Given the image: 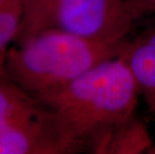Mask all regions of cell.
I'll list each match as a JSON object with an SVG mask.
<instances>
[{
    "mask_svg": "<svg viewBox=\"0 0 155 154\" xmlns=\"http://www.w3.org/2000/svg\"><path fill=\"white\" fill-rule=\"evenodd\" d=\"M148 154H155V143L153 142V144L151 145V147L149 148V150L147 151Z\"/></svg>",
    "mask_w": 155,
    "mask_h": 154,
    "instance_id": "9c48e42d",
    "label": "cell"
},
{
    "mask_svg": "<svg viewBox=\"0 0 155 154\" xmlns=\"http://www.w3.org/2000/svg\"><path fill=\"white\" fill-rule=\"evenodd\" d=\"M142 16L130 0H24L14 45L46 31H63L96 40L123 42Z\"/></svg>",
    "mask_w": 155,
    "mask_h": 154,
    "instance_id": "3957f363",
    "label": "cell"
},
{
    "mask_svg": "<svg viewBox=\"0 0 155 154\" xmlns=\"http://www.w3.org/2000/svg\"><path fill=\"white\" fill-rule=\"evenodd\" d=\"M130 1L134 4L135 8L141 16L155 12V0H130Z\"/></svg>",
    "mask_w": 155,
    "mask_h": 154,
    "instance_id": "ba28073f",
    "label": "cell"
},
{
    "mask_svg": "<svg viewBox=\"0 0 155 154\" xmlns=\"http://www.w3.org/2000/svg\"><path fill=\"white\" fill-rule=\"evenodd\" d=\"M118 57L129 68L139 95L155 118V28L127 39Z\"/></svg>",
    "mask_w": 155,
    "mask_h": 154,
    "instance_id": "5b68a950",
    "label": "cell"
},
{
    "mask_svg": "<svg viewBox=\"0 0 155 154\" xmlns=\"http://www.w3.org/2000/svg\"><path fill=\"white\" fill-rule=\"evenodd\" d=\"M152 144L147 126L133 117L113 131L105 143L102 154L147 153Z\"/></svg>",
    "mask_w": 155,
    "mask_h": 154,
    "instance_id": "8992f818",
    "label": "cell"
},
{
    "mask_svg": "<svg viewBox=\"0 0 155 154\" xmlns=\"http://www.w3.org/2000/svg\"><path fill=\"white\" fill-rule=\"evenodd\" d=\"M139 96L129 68L115 57L37 99L54 111L80 152L102 154L113 131L135 117Z\"/></svg>",
    "mask_w": 155,
    "mask_h": 154,
    "instance_id": "6da1fadb",
    "label": "cell"
},
{
    "mask_svg": "<svg viewBox=\"0 0 155 154\" xmlns=\"http://www.w3.org/2000/svg\"><path fill=\"white\" fill-rule=\"evenodd\" d=\"M80 152L53 110L0 77V154Z\"/></svg>",
    "mask_w": 155,
    "mask_h": 154,
    "instance_id": "277c9868",
    "label": "cell"
},
{
    "mask_svg": "<svg viewBox=\"0 0 155 154\" xmlns=\"http://www.w3.org/2000/svg\"><path fill=\"white\" fill-rule=\"evenodd\" d=\"M125 41H102L56 30L42 32L9 47L0 77L38 98L118 57Z\"/></svg>",
    "mask_w": 155,
    "mask_h": 154,
    "instance_id": "7a4b0ae2",
    "label": "cell"
},
{
    "mask_svg": "<svg viewBox=\"0 0 155 154\" xmlns=\"http://www.w3.org/2000/svg\"><path fill=\"white\" fill-rule=\"evenodd\" d=\"M24 13V0H0V76L9 45L14 41Z\"/></svg>",
    "mask_w": 155,
    "mask_h": 154,
    "instance_id": "52a82bcc",
    "label": "cell"
}]
</instances>
